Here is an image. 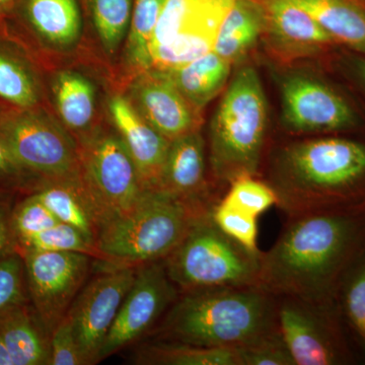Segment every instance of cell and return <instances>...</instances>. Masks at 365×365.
<instances>
[{"mask_svg": "<svg viewBox=\"0 0 365 365\" xmlns=\"http://www.w3.org/2000/svg\"><path fill=\"white\" fill-rule=\"evenodd\" d=\"M365 247V205L287 216L262 254L259 285L275 297L333 304L346 269Z\"/></svg>", "mask_w": 365, "mask_h": 365, "instance_id": "1", "label": "cell"}, {"mask_svg": "<svg viewBox=\"0 0 365 365\" xmlns=\"http://www.w3.org/2000/svg\"><path fill=\"white\" fill-rule=\"evenodd\" d=\"M264 181L287 217L364 206L365 143L340 136L292 141L274 153Z\"/></svg>", "mask_w": 365, "mask_h": 365, "instance_id": "2", "label": "cell"}, {"mask_svg": "<svg viewBox=\"0 0 365 365\" xmlns=\"http://www.w3.org/2000/svg\"><path fill=\"white\" fill-rule=\"evenodd\" d=\"M158 332V340L240 349L279 332L276 297L260 285L182 292Z\"/></svg>", "mask_w": 365, "mask_h": 365, "instance_id": "3", "label": "cell"}, {"mask_svg": "<svg viewBox=\"0 0 365 365\" xmlns=\"http://www.w3.org/2000/svg\"><path fill=\"white\" fill-rule=\"evenodd\" d=\"M211 210L150 190L133 208L100 228L95 242L98 258L109 269L163 261Z\"/></svg>", "mask_w": 365, "mask_h": 365, "instance_id": "4", "label": "cell"}, {"mask_svg": "<svg viewBox=\"0 0 365 365\" xmlns=\"http://www.w3.org/2000/svg\"><path fill=\"white\" fill-rule=\"evenodd\" d=\"M267 137V102L258 72L242 66L211 120L208 160L217 185L260 174Z\"/></svg>", "mask_w": 365, "mask_h": 365, "instance_id": "5", "label": "cell"}, {"mask_svg": "<svg viewBox=\"0 0 365 365\" xmlns=\"http://www.w3.org/2000/svg\"><path fill=\"white\" fill-rule=\"evenodd\" d=\"M262 254L250 251L218 228L211 211L199 218L163 260L182 292L222 287L259 285Z\"/></svg>", "mask_w": 365, "mask_h": 365, "instance_id": "6", "label": "cell"}, {"mask_svg": "<svg viewBox=\"0 0 365 365\" xmlns=\"http://www.w3.org/2000/svg\"><path fill=\"white\" fill-rule=\"evenodd\" d=\"M81 148L79 191L96 227L123 215L150 190L118 133L88 137Z\"/></svg>", "mask_w": 365, "mask_h": 365, "instance_id": "7", "label": "cell"}, {"mask_svg": "<svg viewBox=\"0 0 365 365\" xmlns=\"http://www.w3.org/2000/svg\"><path fill=\"white\" fill-rule=\"evenodd\" d=\"M0 138L26 173L81 185V148L66 127L45 112L30 108L4 118Z\"/></svg>", "mask_w": 365, "mask_h": 365, "instance_id": "8", "label": "cell"}, {"mask_svg": "<svg viewBox=\"0 0 365 365\" xmlns=\"http://www.w3.org/2000/svg\"><path fill=\"white\" fill-rule=\"evenodd\" d=\"M235 0H167L151 39V68L170 71L215 47L223 19Z\"/></svg>", "mask_w": 365, "mask_h": 365, "instance_id": "9", "label": "cell"}, {"mask_svg": "<svg viewBox=\"0 0 365 365\" xmlns=\"http://www.w3.org/2000/svg\"><path fill=\"white\" fill-rule=\"evenodd\" d=\"M276 316L295 365L359 364L334 304L276 297Z\"/></svg>", "mask_w": 365, "mask_h": 365, "instance_id": "10", "label": "cell"}, {"mask_svg": "<svg viewBox=\"0 0 365 365\" xmlns=\"http://www.w3.org/2000/svg\"><path fill=\"white\" fill-rule=\"evenodd\" d=\"M21 255L32 307L51 334L78 297L91 256L76 252L26 251Z\"/></svg>", "mask_w": 365, "mask_h": 365, "instance_id": "11", "label": "cell"}, {"mask_svg": "<svg viewBox=\"0 0 365 365\" xmlns=\"http://www.w3.org/2000/svg\"><path fill=\"white\" fill-rule=\"evenodd\" d=\"M163 261L137 268L135 280L122 302L101 350V360L139 339L150 331L179 297Z\"/></svg>", "mask_w": 365, "mask_h": 365, "instance_id": "12", "label": "cell"}, {"mask_svg": "<svg viewBox=\"0 0 365 365\" xmlns=\"http://www.w3.org/2000/svg\"><path fill=\"white\" fill-rule=\"evenodd\" d=\"M136 273L137 268L109 269L91 281L69 307L66 316L86 364L100 361L101 350Z\"/></svg>", "mask_w": 365, "mask_h": 365, "instance_id": "13", "label": "cell"}, {"mask_svg": "<svg viewBox=\"0 0 365 365\" xmlns=\"http://www.w3.org/2000/svg\"><path fill=\"white\" fill-rule=\"evenodd\" d=\"M283 122L295 133H329L356 125L345 98L326 83L304 74H290L281 83Z\"/></svg>", "mask_w": 365, "mask_h": 365, "instance_id": "14", "label": "cell"}, {"mask_svg": "<svg viewBox=\"0 0 365 365\" xmlns=\"http://www.w3.org/2000/svg\"><path fill=\"white\" fill-rule=\"evenodd\" d=\"M127 98L169 140L200 130V113L187 102L165 71L151 68L138 72L129 86Z\"/></svg>", "mask_w": 365, "mask_h": 365, "instance_id": "15", "label": "cell"}, {"mask_svg": "<svg viewBox=\"0 0 365 365\" xmlns=\"http://www.w3.org/2000/svg\"><path fill=\"white\" fill-rule=\"evenodd\" d=\"M206 158V143L200 130L170 140L158 191L212 209L222 196L209 188Z\"/></svg>", "mask_w": 365, "mask_h": 365, "instance_id": "16", "label": "cell"}, {"mask_svg": "<svg viewBox=\"0 0 365 365\" xmlns=\"http://www.w3.org/2000/svg\"><path fill=\"white\" fill-rule=\"evenodd\" d=\"M265 35L278 56L297 59L312 56L334 40L294 0H264Z\"/></svg>", "mask_w": 365, "mask_h": 365, "instance_id": "17", "label": "cell"}, {"mask_svg": "<svg viewBox=\"0 0 365 365\" xmlns=\"http://www.w3.org/2000/svg\"><path fill=\"white\" fill-rule=\"evenodd\" d=\"M109 112L118 134L135 163L144 188L157 190L170 140L153 128L125 96L110 98Z\"/></svg>", "mask_w": 365, "mask_h": 365, "instance_id": "18", "label": "cell"}, {"mask_svg": "<svg viewBox=\"0 0 365 365\" xmlns=\"http://www.w3.org/2000/svg\"><path fill=\"white\" fill-rule=\"evenodd\" d=\"M0 336L14 365H48L51 334L28 302L0 313Z\"/></svg>", "mask_w": 365, "mask_h": 365, "instance_id": "19", "label": "cell"}, {"mask_svg": "<svg viewBox=\"0 0 365 365\" xmlns=\"http://www.w3.org/2000/svg\"><path fill=\"white\" fill-rule=\"evenodd\" d=\"M232 66L227 60L210 51L165 72L187 102L200 113L225 88Z\"/></svg>", "mask_w": 365, "mask_h": 365, "instance_id": "20", "label": "cell"}, {"mask_svg": "<svg viewBox=\"0 0 365 365\" xmlns=\"http://www.w3.org/2000/svg\"><path fill=\"white\" fill-rule=\"evenodd\" d=\"M333 304L357 359L365 361V247L341 277Z\"/></svg>", "mask_w": 365, "mask_h": 365, "instance_id": "21", "label": "cell"}, {"mask_svg": "<svg viewBox=\"0 0 365 365\" xmlns=\"http://www.w3.org/2000/svg\"><path fill=\"white\" fill-rule=\"evenodd\" d=\"M25 13L40 39L54 49H71L81 36L76 0H26Z\"/></svg>", "mask_w": 365, "mask_h": 365, "instance_id": "22", "label": "cell"}, {"mask_svg": "<svg viewBox=\"0 0 365 365\" xmlns=\"http://www.w3.org/2000/svg\"><path fill=\"white\" fill-rule=\"evenodd\" d=\"M265 30L263 4L235 0L218 30L212 51L234 64L256 45Z\"/></svg>", "mask_w": 365, "mask_h": 365, "instance_id": "23", "label": "cell"}, {"mask_svg": "<svg viewBox=\"0 0 365 365\" xmlns=\"http://www.w3.org/2000/svg\"><path fill=\"white\" fill-rule=\"evenodd\" d=\"M334 42L365 55V7L354 0H294Z\"/></svg>", "mask_w": 365, "mask_h": 365, "instance_id": "24", "label": "cell"}, {"mask_svg": "<svg viewBox=\"0 0 365 365\" xmlns=\"http://www.w3.org/2000/svg\"><path fill=\"white\" fill-rule=\"evenodd\" d=\"M52 93L67 130L85 131L95 117L96 88L90 79L74 71H61L52 81Z\"/></svg>", "mask_w": 365, "mask_h": 365, "instance_id": "25", "label": "cell"}, {"mask_svg": "<svg viewBox=\"0 0 365 365\" xmlns=\"http://www.w3.org/2000/svg\"><path fill=\"white\" fill-rule=\"evenodd\" d=\"M136 361L153 365H241L237 349L201 347L163 340L144 347Z\"/></svg>", "mask_w": 365, "mask_h": 365, "instance_id": "26", "label": "cell"}, {"mask_svg": "<svg viewBox=\"0 0 365 365\" xmlns=\"http://www.w3.org/2000/svg\"><path fill=\"white\" fill-rule=\"evenodd\" d=\"M33 195L44 204L60 222L76 227L95 244L98 228L76 185L52 182Z\"/></svg>", "mask_w": 365, "mask_h": 365, "instance_id": "27", "label": "cell"}, {"mask_svg": "<svg viewBox=\"0 0 365 365\" xmlns=\"http://www.w3.org/2000/svg\"><path fill=\"white\" fill-rule=\"evenodd\" d=\"M167 0H135L128 35L126 59L129 66L141 72L151 69L150 42Z\"/></svg>", "mask_w": 365, "mask_h": 365, "instance_id": "28", "label": "cell"}, {"mask_svg": "<svg viewBox=\"0 0 365 365\" xmlns=\"http://www.w3.org/2000/svg\"><path fill=\"white\" fill-rule=\"evenodd\" d=\"M91 16L106 54L114 56L130 26L132 0H90Z\"/></svg>", "mask_w": 365, "mask_h": 365, "instance_id": "29", "label": "cell"}, {"mask_svg": "<svg viewBox=\"0 0 365 365\" xmlns=\"http://www.w3.org/2000/svg\"><path fill=\"white\" fill-rule=\"evenodd\" d=\"M76 252L91 257H98L95 244L86 239L76 227L58 222L54 227L32 237L21 240L16 244V252Z\"/></svg>", "mask_w": 365, "mask_h": 365, "instance_id": "30", "label": "cell"}, {"mask_svg": "<svg viewBox=\"0 0 365 365\" xmlns=\"http://www.w3.org/2000/svg\"><path fill=\"white\" fill-rule=\"evenodd\" d=\"M0 98L21 109H30L39 102V91L28 68L0 53Z\"/></svg>", "mask_w": 365, "mask_h": 365, "instance_id": "31", "label": "cell"}, {"mask_svg": "<svg viewBox=\"0 0 365 365\" xmlns=\"http://www.w3.org/2000/svg\"><path fill=\"white\" fill-rule=\"evenodd\" d=\"M222 199L257 217L277 204V197L270 185L256 176L237 178L228 185Z\"/></svg>", "mask_w": 365, "mask_h": 365, "instance_id": "32", "label": "cell"}, {"mask_svg": "<svg viewBox=\"0 0 365 365\" xmlns=\"http://www.w3.org/2000/svg\"><path fill=\"white\" fill-rule=\"evenodd\" d=\"M213 222L225 235L246 247L250 251L258 248V217L230 205L222 198L211 210Z\"/></svg>", "mask_w": 365, "mask_h": 365, "instance_id": "33", "label": "cell"}, {"mask_svg": "<svg viewBox=\"0 0 365 365\" xmlns=\"http://www.w3.org/2000/svg\"><path fill=\"white\" fill-rule=\"evenodd\" d=\"M60 222L44 204L31 195L13 210L11 225L16 244Z\"/></svg>", "mask_w": 365, "mask_h": 365, "instance_id": "34", "label": "cell"}, {"mask_svg": "<svg viewBox=\"0 0 365 365\" xmlns=\"http://www.w3.org/2000/svg\"><path fill=\"white\" fill-rule=\"evenodd\" d=\"M26 271L23 256L19 252L0 259V313L28 302Z\"/></svg>", "mask_w": 365, "mask_h": 365, "instance_id": "35", "label": "cell"}, {"mask_svg": "<svg viewBox=\"0 0 365 365\" xmlns=\"http://www.w3.org/2000/svg\"><path fill=\"white\" fill-rule=\"evenodd\" d=\"M237 351L241 365H295L279 332Z\"/></svg>", "mask_w": 365, "mask_h": 365, "instance_id": "36", "label": "cell"}, {"mask_svg": "<svg viewBox=\"0 0 365 365\" xmlns=\"http://www.w3.org/2000/svg\"><path fill=\"white\" fill-rule=\"evenodd\" d=\"M48 365H88L66 316L52 331Z\"/></svg>", "mask_w": 365, "mask_h": 365, "instance_id": "37", "label": "cell"}, {"mask_svg": "<svg viewBox=\"0 0 365 365\" xmlns=\"http://www.w3.org/2000/svg\"><path fill=\"white\" fill-rule=\"evenodd\" d=\"M6 207V205H0V259L16 252V237L11 225L13 211L9 212Z\"/></svg>", "mask_w": 365, "mask_h": 365, "instance_id": "38", "label": "cell"}, {"mask_svg": "<svg viewBox=\"0 0 365 365\" xmlns=\"http://www.w3.org/2000/svg\"><path fill=\"white\" fill-rule=\"evenodd\" d=\"M25 174L26 170L19 165L6 144L0 138V180L18 179Z\"/></svg>", "mask_w": 365, "mask_h": 365, "instance_id": "39", "label": "cell"}, {"mask_svg": "<svg viewBox=\"0 0 365 365\" xmlns=\"http://www.w3.org/2000/svg\"><path fill=\"white\" fill-rule=\"evenodd\" d=\"M0 365H14L9 350H7L1 336H0Z\"/></svg>", "mask_w": 365, "mask_h": 365, "instance_id": "40", "label": "cell"}, {"mask_svg": "<svg viewBox=\"0 0 365 365\" xmlns=\"http://www.w3.org/2000/svg\"><path fill=\"white\" fill-rule=\"evenodd\" d=\"M357 67H359L360 76L365 83V59L359 60Z\"/></svg>", "mask_w": 365, "mask_h": 365, "instance_id": "41", "label": "cell"}, {"mask_svg": "<svg viewBox=\"0 0 365 365\" xmlns=\"http://www.w3.org/2000/svg\"><path fill=\"white\" fill-rule=\"evenodd\" d=\"M11 1L13 0H0V14L6 11V7L9 6Z\"/></svg>", "mask_w": 365, "mask_h": 365, "instance_id": "42", "label": "cell"}, {"mask_svg": "<svg viewBox=\"0 0 365 365\" xmlns=\"http://www.w3.org/2000/svg\"><path fill=\"white\" fill-rule=\"evenodd\" d=\"M0 114H1V107H0Z\"/></svg>", "mask_w": 365, "mask_h": 365, "instance_id": "43", "label": "cell"}]
</instances>
